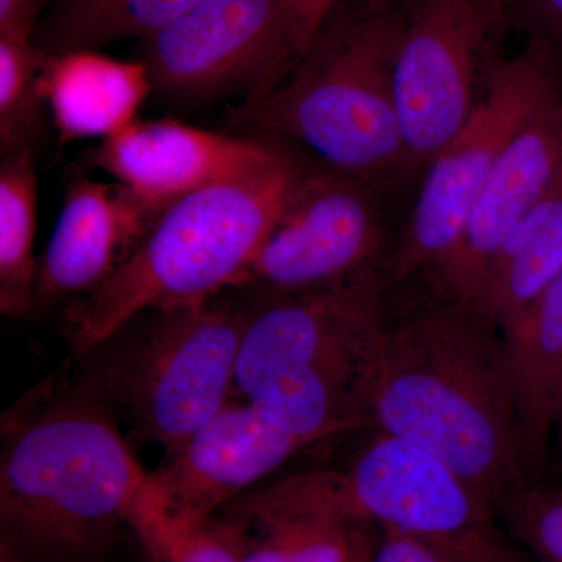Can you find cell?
I'll use <instances>...</instances> for the list:
<instances>
[{
	"label": "cell",
	"mask_w": 562,
	"mask_h": 562,
	"mask_svg": "<svg viewBox=\"0 0 562 562\" xmlns=\"http://www.w3.org/2000/svg\"><path fill=\"white\" fill-rule=\"evenodd\" d=\"M371 562H450L408 536L380 528Z\"/></svg>",
	"instance_id": "28"
},
{
	"label": "cell",
	"mask_w": 562,
	"mask_h": 562,
	"mask_svg": "<svg viewBox=\"0 0 562 562\" xmlns=\"http://www.w3.org/2000/svg\"><path fill=\"white\" fill-rule=\"evenodd\" d=\"M512 372L522 462L538 482L562 403V271L512 328L503 333Z\"/></svg>",
	"instance_id": "17"
},
{
	"label": "cell",
	"mask_w": 562,
	"mask_h": 562,
	"mask_svg": "<svg viewBox=\"0 0 562 562\" xmlns=\"http://www.w3.org/2000/svg\"><path fill=\"white\" fill-rule=\"evenodd\" d=\"M128 528L149 562H241L231 532L216 516L195 527H179L158 516L138 495Z\"/></svg>",
	"instance_id": "23"
},
{
	"label": "cell",
	"mask_w": 562,
	"mask_h": 562,
	"mask_svg": "<svg viewBox=\"0 0 562 562\" xmlns=\"http://www.w3.org/2000/svg\"><path fill=\"white\" fill-rule=\"evenodd\" d=\"M168 205L122 183L70 184L38 261L33 312H46L102 286L131 260Z\"/></svg>",
	"instance_id": "15"
},
{
	"label": "cell",
	"mask_w": 562,
	"mask_h": 562,
	"mask_svg": "<svg viewBox=\"0 0 562 562\" xmlns=\"http://www.w3.org/2000/svg\"><path fill=\"white\" fill-rule=\"evenodd\" d=\"M372 419L449 465L494 509L528 483L505 339L469 303L430 291L387 322Z\"/></svg>",
	"instance_id": "1"
},
{
	"label": "cell",
	"mask_w": 562,
	"mask_h": 562,
	"mask_svg": "<svg viewBox=\"0 0 562 562\" xmlns=\"http://www.w3.org/2000/svg\"><path fill=\"white\" fill-rule=\"evenodd\" d=\"M373 524L450 562H532L494 506L441 460L379 431L347 472Z\"/></svg>",
	"instance_id": "9"
},
{
	"label": "cell",
	"mask_w": 562,
	"mask_h": 562,
	"mask_svg": "<svg viewBox=\"0 0 562 562\" xmlns=\"http://www.w3.org/2000/svg\"><path fill=\"white\" fill-rule=\"evenodd\" d=\"M203 0H55L33 43L47 57L95 50L114 41L144 40Z\"/></svg>",
	"instance_id": "20"
},
{
	"label": "cell",
	"mask_w": 562,
	"mask_h": 562,
	"mask_svg": "<svg viewBox=\"0 0 562 562\" xmlns=\"http://www.w3.org/2000/svg\"><path fill=\"white\" fill-rule=\"evenodd\" d=\"M2 562H18L14 560L13 557H11L10 553H7L5 550H2Z\"/></svg>",
	"instance_id": "30"
},
{
	"label": "cell",
	"mask_w": 562,
	"mask_h": 562,
	"mask_svg": "<svg viewBox=\"0 0 562 562\" xmlns=\"http://www.w3.org/2000/svg\"><path fill=\"white\" fill-rule=\"evenodd\" d=\"M380 528L372 538L362 543L361 549L358 550L357 557L351 562H371L373 550H375L376 542H379Z\"/></svg>",
	"instance_id": "29"
},
{
	"label": "cell",
	"mask_w": 562,
	"mask_h": 562,
	"mask_svg": "<svg viewBox=\"0 0 562 562\" xmlns=\"http://www.w3.org/2000/svg\"><path fill=\"white\" fill-rule=\"evenodd\" d=\"M339 2L341 0H281L295 61H301L306 52L312 49L314 41L331 20L333 11Z\"/></svg>",
	"instance_id": "25"
},
{
	"label": "cell",
	"mask_w": 562,
	"mask_h": 562,
	"mask_svg": "<svg viewBox=\"0 0 562 562\" xmlns=\"http://www.w3.org/2000/svg\"><path fill=\"white\" fill-rule=\"evenodd\" d=\"M405 0H361L324 31L294 74L254 99L241 122L308 147L371 184L409 173L394 66Z\"/></svg>",
	"instance_id": "5"
},
{
	"label": "cell",
	"mask_w": 562,
	"mask_h": 562,
	"mask_svg": "<svg viewBox=\"0 0 562 562\" xmlns=\"http://www.w3.org/2000/svg\"><path fill=\"white\" fill-rule=\"evenodd\" d=\"M38 177L32 149L0 162V313L24 319L35 308L38 262L33 258Z\"/></svg>",
	"instance_id": "21"
},
{
	"label": "cell",
	"mask_w": 562,
	"mask_h": 562,
	"mask_svg": "<svg viewBox=\"0 0 562 562\" xmlns=\"http://www.w3.org/2000/svg\"><path fill=\"white\" fill-rule=\"evenodd\" d=\"M387 254L371 184L327 166L306 168L233 290L255 297L317 290L382 271Z\"/></svg>",
	"instance_id": "10"
},
{
	"label": "cell",
	"mask_w": 562,
	"mask_h": 562,
	"mask_svg": "<svg viewBox=\"0 0 562 562\" xmlns=\"http://www.w3.org/2000/svg\"><path fill=\"white\" fill-rule=\"evenodd\" d=\"M532 562H562V483H524L495 506Z\"/></svg>",
	"instance_id": "24"
},
{
	"label": "cell",
	"mask_w": 562,
	"mask_h": 562,
	"mask_svg": "<svg viewBox=\"0 0 562 562\" xmlns=\"http://www.w3.org/2000/svg\"><path fill=\"white\" fill-rule=\"evenodd\" d=\"M47 55L33 41L0 38V151L35 149L43 132L41 72Z\"/></svg>",
	"instance_id": "22"
},
{
	"label": "cell",
	"mask_w": 562,
	"mask_h": 562,
	"mask_svg": "<svg viewBox=\"0 0 562 562\" xmlns=\"http://www.w3.org/2000/svg\"><path fill=\"white\" fill-rule=\"evenodd\" d=\"M154 88L199 99L257 83V98L295 66L281 0H203L139 41Z\"/></svg>",
	"instance_id": "11"
},
{
	"label": "cell",
	"mask_w": 562,
	"mask_h": 562,
	"mask_svg": "<svg viewBox=\"0 0 562 562\" xmlns=\"http://www.w3.org/2000/svg\"><path fill=\"white\" fill-rule=\"evenodd\" d=\"M561 94V58L542 41L530 38L520 54L501 58L479 109L425 169L412 214L383 262L387 290L452 250L503 151L532 114Z\"/></svg>",
	"instance_id": "7"
},
{
	"label": "cell",
	"mask_w": 562,
	"mask_h": 562,
	"mask_svg": "<svg viewBox=\"0 0 562 562\" xmlns=\"http://www.w3.org/2000/svg\"><path fill=\"white\" fill-rule=\"evenodd\" d=\"M562 180V94L525 122L480 192L452 250L428 269L430 291L475 305L506 236Z\"/></svg>",
	"instance_id": "14"
},
{
	"label": "cell",
	"mask_w": 562,
	"mask_h": 562,
	"mask_svg": "<svg viewBox=\"0 0 562 562\" xmlns=\"http://www.w3.org/2000/svg\"><path fill=\"white\" fill-rule=\"evenodd\" d=\"M561 271L562 180L506 236L473 306L505 333Z\"/></svg>",
	"instance_id": "19"
},
{
	"label": "cell",
	"mask_w": 562,
	"mask_h": 562,
	"mask_svg": "<svg viewBox=\"0 0 562 562\" xmlns=\"http://www.w3.org/2000/svg\"><path fill=\"white\" fill-rule=\"evenodd\" d=\"M317 441L280 428L239 397L147 473L139 497L158 516L195 527Z\"/></svg>",
	"instance_id": "12"
},
{
	"label": "cell",
	"mask_w": 562,
	"mask_h": 562,
	"mask_svg": "<svg viewBox=\"0 0 562 562\" xmlns=\"http://www.w3.org/2000/svg\"><path fill=\"white\" fill-rule=\"evenodd\" d=\"M111 413L76 386L3 425L0 522L11 557L91 561L128 527L147 472Z\"/></svg>",
	"instance_id": "3"
},
{
	"label": "cell",
	"mask_w": 562,
	"mask_h": 562,
	"mask_svg": "<svg viewBox=\"0 0 562 562\" xmlns=\"http://www.w3.org/2000/svg\"><path fill=\"white\" fill-rule=\"evenodd\" d=\"M246 308L203 302L158 313L81 384L143 441L171 453L233 401Z\"/></svg>",
	"instance_id": "6"
},
{
	"label": "cell",
	"mask_w": 562,
	"mask_h": 562,
	"mask_svg": "<svg viewBox=\"0 0 562 562\" xmlns=\"http://www.w3.org/2000/svg\"><path fill=\"white\" fill-rule=\"evenodd\" d=\"M55 0H0V38L33 41L44 10Z\"/></svg>",
	"instance_id": "27"
},
{
	"label": "cell",
	"mask_w": 562,
	"mask_h": 562,
	"mask_svg": "<svg viewBox=\"0 0 562 562\" xmlns=\"http://www.w3.org/2000/svg\"><path fill=\"white\" fill-rule=\"evenodd\" d=\"M508 5L513 24L552 47L562 61V0H508Z\"/></svg>",
	"instance_id": "26"
},
{
	"label": "cell",
	"mask_w": 562,
	"mask_h": 562,
	"mask_svg": "<svg viewBox=\"0 0 562 562\" xmlns=\"http://www.w3.org/2000/svg\"><path fill=\"white\" fill-rule=\"evenodd\" d=\"M557 425H560L561 430H562V403H561L560 416H558Z\"/></svg>",
	"instance_id": "31"
},
{
	"label": "cell",
	"mask_w": 562,
	"mask_h": 562,
	"mask_svg": "<svg viewBox=\"0 0 562 562\" xmlns=\"http://www.w3.org/2000/svg\"><path fill=\"white\" fill-rule=\"evenodd\" d=\"M283 151L261 140L217 135L179 121L136 120L103 139L88 161L138 194L171 203L260 171Z\"/></svg>",
	"instance_id": "16"
},
{
	"label": "cell",
	"mask_w": 562,
	"mask_h": 562,
	"mask_svg": "<svg viewBox=\"0 0 562 562\" xmlns=\"http://www.w3.org/2000/svg\"><path fill=\"white\" fill-rule=\"evenodd\" d=\"M41 83L66 140L109 138L136 121L154 90L143 63L114 60L95 50L47 57Z\"/></svg>",
	"instance_id": "18"
},
{
	"label": "cell",
	"mask_w": 562,
	"mask_h": 562,
	"mask_svg": "<svg viewBox=\"0 0 562 562\" xmlns=\"http://www.w3.org/2000/svg\"><path fill=\"white\" fill-rule=\"evenodd\" d=\"M509 25L508 0H405L394 85L409 173L427 169L479 109Z\"/></svg>",
	"instance_id": "8"
},
{
	"label": "cell",
	"mask_w": 562,
	"mask_h": 562,
	"mask_svg": "<svg viewBox=\"0 0 562 562\" xmlns=\"http://www.w3.org/2000/svg\"><path fill=\"white\" fill-rule=\"evenodd\" d=\"M241 562H351L379 527L347 473L313 471L250 491L216 514Z\"/></svg>",
	"instance_id": "13"
},
{
	"label": "cell",
	"mask_w": 562,
	"mask_h": 562,
	"mask_svg": "<svg viewBox=\"0 0 562 562\" xmlns=\"http://www.w3.org/2000/svg\"><path fill=\"white\" fill-rule=\"evenodd\" d=\"M382 271L246 308L236 392L283 430L322 442L373 427L386 353Z\"/></svg>",
	"instance_id": "2"
},
{
	"label": "cell",
	"mask_w": 562,
	"mask_h": 562,
	"mask_svg": "<svg viewBox=\"0 0 562 562\" xmlns=\"http://www.w3.org/2000/svg\"><path fill=\"white\" fill-rule=\"evenodd\" d=\"M305 169L284 150L260 171L169 203L131 260L66 310L74 350L92 353L147 310L169 312L233 290Z\"/></svg>",
	"instance_id": "4"
}]
</instances>
